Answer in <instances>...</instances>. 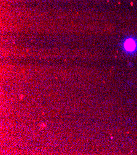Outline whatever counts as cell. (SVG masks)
<instances>
[{"label":"cell","instance_id":"6da1fadb","mask_svg":"<svg viewBox=\"0 0 137 155\" xmlns=\"http://www.w3.org/2000/svg\"><path fill=\"white\" fill-rule=\"evenodd\" d=\"M123 50L128 55H134L137 53V39L133 37H128L121 43Z\"/></svg>","mask_w":137,"mask_h":155}]
</instances>
